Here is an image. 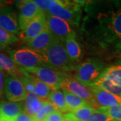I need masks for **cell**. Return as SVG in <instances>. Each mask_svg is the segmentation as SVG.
<instances>
[{
    "mask_svg": "<svg viewBox=\"0 0 121 121\" xmlns=\"http://www.w3.org/2000/svg\"><path fill=\"white\" fill-rule=\"evenodd\" d=\"M64 117L62 112L58 110H55L50 114L44 121H63Z\"/></svg>",
    "mask_w": 121,
    "mask_h": 121,
    "instance_id": "cell-29",
    "label": "cell"
},
{
    "mask_svg": "<svg viewBox=\"0 0 121 121\" xmlns=\"http://www.w3.org/2000/svg\"><path fill=\"white\" fill-rule=\"evenodd\" d=\"M91 32L101 46L121 49V2L112 3L96 12Z\"/></svg>",
    "mask_w": 121,
    "mask_h": 121,
    "instance_id": "cell-1",
    "label": "cell"
},
{
    "mask_svg": "<svg viewBox=\"0 0 121 121\" xmlns=\"http://www.w3.org/2000/svg\"><path fill=\"white\" fill-rule=\"evenodd\" d=\"M4 92L7 99L12 102H20L25 100L27 95L22 82L16 77H7L4 82Z\"/></svg>",
    "mask_w": 121,
    "mask_h": 121,
    "instance_id": "cell-10",
    "label": "cell"
},
{
    "mask_svg": "<svg viewBox=\"0 0 121 121\" xmlns=\"http://www.w3.org/2000/svg\"><path fill=\"white\" fill-rule=\"evenodd\" d=\"M110 118L113 121H121V104L110 108H104Z\"/></svg>",
    "mask_w": 121,
    "mask_h": 121,
    "instance_id": "cell-27",
    "label": "cell"
},
{
    "mask_svg": "<svg viewBox=\"0 0 121 121\" xmlns=\"http://www.w3.org/2000/svg\"><path fill=\"white\" fill-rule=\"evenodd\" d=\"M66 52L72 61L78 60L82 55V50L75 39V35H71L63 42Z\"/></svg>",
    "mask_w": 121,
    "mask_h": 121,
    "instance_id": "cell-18",
    "label": "cell"
},
{
    "mask_svg": "<svg viewBox=\"0 0 121 121\" xmlns=\"http://www.w3.org/2000/svg\"><path fill=\"white\" fill-rule=\"evenodd\" d=\"M56 110V108L49 101H47L44 104L43 107L34 117L35 121H44L45 118L54 111Z\"/></svg>",
    "mask_w": 121,
    "mask_h": 121,
    "instance_id": "cell-24",
    "label": "cell"
},
{
    "mask_svg": "<svg viewBox=\"0 0 121 121\" xmlns=\"http://www.w3.org/2000/svg\"><path fill=\"white\" fill-rule=\"evenodd\" d=\"M63 121H67V120H65V119H64V120H63Z\"/></svg>",
    "mask_w": 121,
    "mask_h": 121,
    "instance_id": "cell-34",
    "label": "cell"
},
{
    "mask_svg": "<svg viewBox=\"0 0 121 121\" xmlns=\"http://www.w3.org/2000/svg\"><path fill=\"white\" fill-rule=\"evenodd\" d=\"M84 1L51 0L49 15L60 18L71 25H78L82 16V5Z\"/></svg>",
    "mask_w": 121,
    "mask_h": 121,
    "instance_id": "cell-2",
    "label": "cell"
},
{
    "mask_svg": "<svg viewBox=\"0 0 121 121\" xmlns=\"http://www.w3.org/2000/svg\"><path fill=\"white\" fill-rule=\"evenodd\" d=\"M24 70L28 73L34 75L39 80L44 83L51 89V90H59L60 88L61 72L51 67L42 66Z\"/></svg>",
    "mask_w": 121,
    "mask_h": 121,
    "instance_id": "cell-7",
    "label": "cell"
},
{
    "mask_svg": "<svg viewBox=\"0 0 121 121\" xmlns=\"http://www.w3.org/2000/svg\"><path fill=\"white\" fill-rule=\"evenodd\" d=\"M47 101L39 98L34 92L27 93L24 105V112L32 117L35 116L43 107Z\"/></svg>",
    "mask_w": 121,
    "mask_h": 121,
    "instance_id": "cell-16",
    "label": "cell"
},
{
    "mask_svg": "<svg viewBox=\"0 0 121 121\" xmlns=\"http://www.w3.org/2000/svg\"></svg>",
    "mask_w": 121,
    "mask_h": 121,
    "instance_id": "cell-37",
    "label": "cell"
},
{
    "mask_svg": "<svg viewBox=\"0 0 121 121\" xmlns=\"http://www.w3.org/2000/svg\"><path fill=\"white\" fill-rule=\"evenodd\" d=\"M104 70V66L99 61L90 59L75 68L74 76L83 84L90 86L95 82Z\"/></svg>",
    "mask_w": 121,
    "mask_h": 121,
    "instance_id": "cell-5",
    "label": "cell"
},
{
    "mask_svg": "<svg viewBox=\"0 0 121 121\" xmlns=\"http://www.w3.org/2000/svg\"><path fill=\"white\" fill-rule=\"evenodd\" d=\"M47 17L43 12L19 32V38L26 44L47 28Z\"/></svg>",
    "mask_w": 121,
    "mask_h": 121,
    "instance_id": "cell-11",
    "label": "cell"
},
{
    "mask_svg": "<svg viewBox=\"0 0 121 121\" xmlns=\"http://www.w3.org/2000/svg\"><path fill=\"white\" fill-rule=\"evenodd\" d=\"M46 23L47 28L51 35L62 42H64L67 38L75 34L69 23L60 18L49 15L47 16Z\"/></svg>",
    "mask_w": 121,
    "mask_h": 121,
    "instance_id": "cell-9",
    "label": "cell"
},
{
    "mask_svg": "<svg viewBox=\"0 0 121 121\" xmlns=\"http://www.w3.org/2000/svg\"><path fill=\"white\" fill-rule=\"evenodd\" d=\"M6 48H7V46H6V45H5V44H2L0 42V51H1V50H4Z\"/></svg>",
    "mask_w": 121,
    "mask_h": 121,
    "instance_id": "cell-32",
    "label": "cell"
},
{
    "mask_svg": "<svg viewBox=\"0 0 121 121\" xmlns=\"http://www.w3.org/2000/svg\"><path fill=\"white\" fill-rule=\"evenodd\" d=\"M63 92L65 95V102L68 111L70 112L88 104L84 99H82L81 98L70 93L67 91L63 90Z\"/></svg>",
    "mask_w": 121,
    "mask_h": 121,
    "instance_id": "cell-23",
    "label": "cell"
},
{
    "mask_svg": "<svg viewBox=\"0 0 121 121\" xmlns=\"http://www.w3.org/2000/svg\"><path fill=\"white\" fill-rule=\"evenodd\" d=\"M4 71L1 69H0V92L1 93H3V88H4Z\"/></svg>",
    "mask_w": 121,
    "mask_h": 121,
    "instance_id": "cell-31",
    "label": "cell"
},
{
    "mask_svg": "<svg viewBox=\"0 0 121 121\" xmlns=\"http://www.w3.org/2000/svg\"></svg>",
    "mask_w": 121,
    "mask_h": 121,
    "instance_id": "cell-35",
    "label": "cell"
},
{
    "mask_svg": "<svg viewBox=\"0 0 121 121\" xmlns=\"http://www.w3.org/2000/svg\"><path fill=\"white\" fill-rule=\"evenodd\" d=\"M2 94H3V93H1V92H0V96L2 95Z\"/></svg>",
    "mask_w": 121,
    "mask_h": 121,
    "instance_id": "cell-33",
    "label": "cell"
},
{
    "mask_svg": "<svg viewBox=\"0 0 121 121\" xmlns=\"http://www.w3.org/2000/svg\"><path fill=\"white\" fill-rule=\"evenodd\" d=\"M16 2L20 10L17 19L20 30L21 31L42 12L39 10L33 1H19Z\"/></svg>",
    "mask_w": 121,
    "mask_h": 121,
    "instance_id": "cell-12",
    "label": "cell"
},
{
    "mask_svg": "<svg viewBox=\"0 0 121 121\" xmlns=\"http://www.w3.org/2000/svg\"><path fill=\"white\" fill-rule=\"evenodd\" d=\"M28 75L33 84L34 93L41 99L48 101V97L51 91V89L34 75L29 73H28Z\"/></svg>",
    "mask_w": 121,
    "mask_h": 121,
    "instance_id": "cell-21",
    "label": "cell"
},
{
    "mask_svg": "<svg viewBox=\"0 0 121 121\" xmlns=\"http://www.w3.org/2000/svg\"><path fill=\"white\" fill-rule=\"evenodd\" d=\"M9 56L20 68L23 69L49 66L44 52L27 47L12 50L9 51Z\"/></svg>",
    "mask_w": 121,
    "mask_h": 121,
    "instance_id": "cell-3",
    "label": "cell"
},
{
    "mask_svg": "<svg viewBox=\"0 0 121 121\" xmlns=\"http://www.w3.org/2000/svg\"><path fill=\"white\" fill-rule=\"evenodd\" d=\"M0 28L13 35L20 32L18 19L16 12L8 6H0Z\"/></svg>",
    "mask_w": 121,
    "mask_h": 121,
    "instance_id": "cell-13",
    "label": "cell"
},
{
    "mask_svg": "<svg viewBox=\"0 0 121 121\" xmlns=\"http://www.w3.org/2000/svg\"><path fill=\"white\" fill-rule=\"evenodd\" d=\"M33 1L39 9V10L42 12L46 16V17L47 16H49L48 7L51 0H34Z\"/></svg>",
    "mask_w": 121,
    "mask_h": 121,
    "instance_id": "cell-28",
    "label": "cell"
},
{
    "mask_svg": "<svg viewBox=\"0 0 121 121\" xmlns=\"http://www.w3.org/2000/svg\"><path fill=\"white\" fill-rule=\"evenodd\" d=\"M95 110L88 104L74 110L73 112L63 114L64 119L68 121H86Z\"/></svg>",
    "mask_w": 121,
    "mask_h": 121,
    "instance_id": "cell-19",
    "label": "cell"
},
{
    "mask_svg": "<svg viewBox=\"0 0 121 121\" xmlns=\"http://www.w3.org/2000/svg\"><path fill=\"white\" fill-rule=\"evenodd\" d=\"M60 88L84 99L90 105L93 94L90 86H86L77 79L75 76L66 72L60 73Z\"/></svg>",
    "mask_w": 121,
    "mask_h": 121,
    "instance_id": "cell-6",
    "label": "cell"
},
{
    "mask_svg": "<svg viewBox=\"0 0 121 121\" xmlns=\"http://www.w3.org/2000/svg\"><path fill=\"white\" fill-rule=\"evenodd\" d=\"M104 108L95 109L86 121H112Z\"/></svg>",
    "mask_w": 121,
    "mask_h": 121,
    "instance_id": "cell-25",
    "label": "cell"
},
{
    "mask_svg": "<svg viewBox=\"0 0 121 121\" xmlns=\"http://www.w3.org/2000/svg\"><path fill=\"white\" fill-rule=\"evenodd\" d=\"M14 121H35V120L33 117H30L24 112H22L16 118Z\"/></svg>",
    "mask_w": 121,
    "mask_h": 121,
    "instance_id": "cell-30",
    "label": "cell"
},
{
    "mask_svg": "<svg viewBox=\"0 0 121 121\" xmlns=\"http://www.w3.org/2000/svg\"><path fill=\"white\" fill-rule=\"evenodd\" d=\"M99 77L105 78L113 84L121 87V63L104 69Z\"/></svg>",
    "mask_w": 121,
    "mask_h": 121,
    "instance_id": "cell-20",
    "label": "cell"
},
{
    "mask_svg": "<svg viewBox=\"0 0 121 121\" xmlns=\"http://www.w3.org/2000/svg\"><path fill=\"white\" fill-rule=\"evenodd\" d=\"M24 110L22 102L2 101L0 102V121H13Z\"/></svg>",
    "mask_w": 121,
    "mask_h": 121,
    "instance_id": "cell-14",
    "label": "cell"
},
{
    "mask_svg": "<svg viewBox=\"0 0 121 121\" xmlns=\"http://www.w3.org/2000/svg\"><path fill=\"white\" fill-rule=\"evenodd\" d=\"M48 101L55 106L56 110L60 112H69L65 102V95L60 90H51L48 97Z\"/></svg>",
    "mask_w": 121,
    "mask_h": 121,
    "instance_id": "cell-22",
    "label": "cell"
},
{
    "mask_svg": "<svg viewBox=\"0 0 121 121\" xmlns=\"http://www.w3.org/2000/svg\"><path fill=\"white\" fill-rule=\"evenodd\" d=\"M55 39V38L51 35L47 28H46L36 38L26 44V47L32 50L44 52Z\"/></svg>",
    "mask_w": 121,
    "mask_h": 121,
    "instance_id": "cell-15",
    "label": "cell"
},
{
    "mask_svg": "<svg viewBox=\"0 0 121 121\" xmlns=\"http://www.w3.org/2000/svg\"><path fill=\"white\" fill-rule=\"evenodd\" d=\"M93 99L89 106L94 110L101 108H110L121 104V98L104 90L94 84L90 86Z\"/></svg>",
    "mask_w": 121,
    "mask_h": 121,
    "instance_id": "cell-8",
    "label": "cell"
},
{
    "mask_svg": "<svg viewBox=\"0 0 121 121\" xmlns=\"http://www.w3.org/2000/svg\"><path fill=\"white\" fill-rule=\"evenodd\" d=\"M50 67L60 72H67L73 68V61L66 52L63 42L55 39L44 51Z\"/></svg>",
    "mask_w": 121,
    "mask_h": 121,
    "instance_id": "cell-4",
    "label": "cell"
},
{
    "mask_svg": "<svg viewBox=\"0 0 121 121\" xmlns=\"http://www.w3.org/2000/svg\"><path fill=\"white\" fill-rule=\"evenodd\" d=\"M18 41L19 39L16 35L0 28V42L1 43L7 46L16 43Z\"/></svg>",
    "mask_w": 121,
    "mask_h": 121,
    "instance_id": "cell-26",
    "label": "cell"
},
{
    "mask_svg": "<svg viewBox=\"0 0 121 121\" xmlns=\"http://www.w3.org/2000/svg\"><path fill=\"white\" fill-rule=\"evenodd\" d=\"M0 69L6 71L12 77L19 78L22 75L20 68L13 62L10 56L2 52H0Z\"/></svg>",
    "mask_w": 121,
    "mask_h": 121,
    "instance_id": "cell-17",
    "label": "cell"
},
{
    "mask_svg": "<svg viewBox=\"0 0 121 121\" xmlns=\"http://www.w3.org/2000/svg\"></svg>",
    "mask_w": 121,
    "mask_h": 121,
    "instance_id": "cell-36",
    "label": "cell"
}]
</instances>
